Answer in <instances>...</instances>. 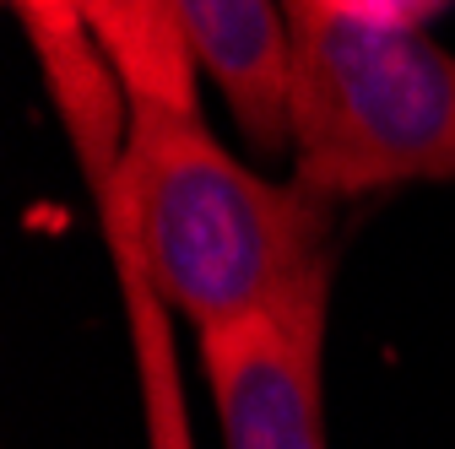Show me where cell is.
Listing matches in <instances>:
<instances>
[{"instance_id": "6da1fadb", "label": "cell", "mask_w": 455, "mask_h": 449, "mask_svg": "<svg viewBox=\"0 0 455 449\" xmlns=\"http://www.w3.org/2000/svg\"><path fill=\"white\" fill-rule=\"evenodd\" d=\"M120 179L152 282L196 335L239 319L325 325L336 201L250 174L201 114L152 98H131Z\"/></svg>"}, {"instance_id": "7a4b0ae2", "label": "cell", "mask_w": 455, "mask_h": 449, "mask_svg": "<svg viewBox=\"0 0 455 449\" xmlns=\"http://www.w3.org/2000/svg\"><path fill=\"white\" fill-rule=\"evenodd\" d=\"M288 22L293 179L325 201L455 179V54L347 0H276Z\"/></svg>"}, {"instance_id": "3957f363", "label": "cell", "mask_w": 455, "mask_h": 449, "mask_svg": "<svg viewBox=\"0 0 455 449\" xmlns=\"http://www.w3.org/2000/svg\"><path fill=\"white\" fill-rule=\"evenodd\" d=\"M22 33L33 43L49 103L66 125V141L76 152V168H82L92 206H98L108 265H114V282H120L125 319H131V352H136L141 412H147V449H190V417H185L180 363H174V325H168L174 309H168V298L157 293L152 271H147L136 222H131V201H125V179H120L125 130H131L125 82L103 60V49H98L87 22L22 28Z\"/></svg>"}, {"instance_id": "277c9868", "label": "cell", "mask_w": 455, "mask_h": 449, "mask_svg": "<svg viewBox=\"0 0 455 449\" xmlns=\"http://www.w3.org/2000/svg\"><path fill=\"white\" fill-rule=\"evenodd\" d=\"M201 368L222 449H325L320 352L325 325L239 319L201 330Z\"/></svg>"}, {"instance_id": "5b68a950", "label": "cell", "mask_w": 455, "mask_h": 449, "mask_svg": "<svg viewBox=\"0 0 455 449\" xmlns=\"http://www.w3.org/2000/svg\"><path fill=\"white\" fill-rule=\"evenodd\" d=\"M185 43L255 146L288 141V22L276 0H174Z\"/></svg>"}, {"instance_id": "8992f818", "label": "cell", "mask_w": 455, "mask_h": 449, "mask_svg": "<svg viewBox=\"0 0 455 449\" xmlns=\"http://www.w3.org/2000/svg\"><path fill=\"white\" fill-rule=\"evenodd\" d=\"M82 17L131 98L201 114V66L185 43L174 0H82Z\"/></svg>"}, {"instance_id": "52a82bcc", "label": "cell", "mask_w": 455, "mask_h": 449, "mask_svg": "<svg viewBox=\"0 0 455 449\" xmlns=\"http://www.w3.org/2000/svg\"><path fill=\"white\" fill-rule=\"evenodd\" d=\"M347 6H358V12H369V17H390V22H407L402 12H407V0H347ZM434 6V0H428ZM412 28V22H407Z\"/></svg>"}]
</instances>
